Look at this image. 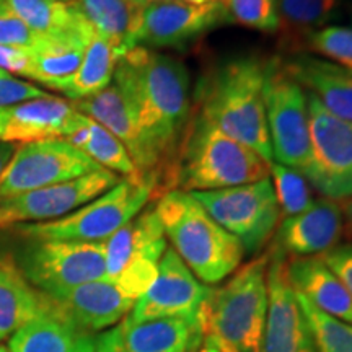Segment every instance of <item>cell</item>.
Listing matches in <instances>:
<instances>
[{
  "label": "cell",
  "instance_id": "ee69618b",
  "mask_svg": "<svg viewBox=\"0 0 352 352\" xmlns=\"http://www.w3.org/2000/svg\"><path fill=\"white\" fill-rule=\"evenodd\" d=\"M196 352H223V351H220L217 346H214L212 342H209V341H206L204 342V346L201 347L199 351H196Z\"/></svg>",
  "mask_w": 352,
  "mask_h": 352
},
{
  "label": "cell",
  "instance_id": "b9f144b4",
  "mask_svg": "<svg viewBox=\"0 0 352 352\" xmlns=\"http://www.w3.org/2000/svg\"><path fill=\"white\" fill-rule=\"evenodd\" d=\"M7 121H8V108H0V140L3 139V134H6Z\"/></svg>",
  "mask_w": 352,
  "mask_h": 352
},
{
  "label": "cell",
  "instance_id": "9c48e42d",
  "mask_svg": "<svg viewBox=\"0 0 352 352\" xmlns=\"http://www.w3.org/2000/svg\"><path fill=\"white\" fill-rule=\"evenodd\" d=\"M16 266L25 279L43 294L107 279L103 241L32 240L20 253Z\"/></svg>",
  "mask_w": 352,
  "mask_h": 352
},
{
  "label": "cell",
  "instance_id": "ab89813d",
  "mask_svg": "<svg viewBox=\"0 0 352 352\" xmlns=\"http://www.w3.org/2000/svg\"><path fill=\"white\" fill-rule=\"evenodd\" d=\"M16 145L19 144H10V142H3V140H0V175L3 173V170H6L8 162H10V158L13 157V153H15Z\"/></svg>",
  "mask_w": 352,
  "mask_h": 352
},
{
  "label": "cell",
  "instance_id": "d4e9b609",
  "mask_svg": "<svg viewBox=\"0 0 352 352\" xmlns=\"http://www.w3.org/2000/svg\"><path fill=\"white\" fill-rule=\"evenodd\" d=\"M12 13L43 36H94L76 0H2Z\"/></svg>",
  "mask_w": 352,
  "mask_h": 352
},
{
  "label": "cell",
  "instance_id": "9a60e30c",
  "mask_svg": "<svg viewBox=\"0 0 352 352\" xmlns=\"http://www.w3.org/2000/svg\"><path fill=\"white\" fill-rule=\"evenodd\" d=\"M210 290L209 285L202 284L189 271L173 248H166L157 279L147 292L135 300L127 318L134 323L171 316L199 318Z\"/></svg>",
  "mask_w": 352,
  "mask_h": 352
},
{
  "label": "cell",
  "instance_id": "ffe728a7",
  "mask_svg": "<svg viewBox=\"0 0 352 352\" xmlns=\"http://www.w3.org/2000/svg\"><path fill=\"white\" fill-rule=\"evenodd\" d=\"M95 349L94 333L70 321L50 298L47 305L16 329L8 341V352H95Z\"/></svg>",
  "mask_w": 352,
  "mask_h": 352
},
{
  "label": "cell",
  "instance_id": "ba28073f",
  "mask_svg": "<svg viewBox=\"0 0 352 352\" xmlns=\"http://www.w3.org/2000/svg\"><path fill=\"white\" fill-rule=\"evenodd\" d=\"M191 195L220 227L240 241L245 253H258L279 223L280 209L271 178Z\"/></svg>",
  "mask_w": 352,
  "mask_h": 352
},
{
  "label": "cell",
  "instance_id": "8992f818",
  "mask_svg": "<svg viewBox=\"0 0 352 352\" xmlns=\"http://www.w3.org/2000/svg\"><path fill=\"white\" fill-rule=\"evenodd\" d=\"M157 197V186L145 178H121L109 191L63 219L8 227L28 240H60L101 243L126 226L148 201Z\"/></svg>",
  "mask_w": 352,
  "mask_h": 352
},
{
  "label": "cell",
  "instance_id": "44dd1931",
  "mask_svg": "<svg viewBox=\"0 0 352 352\" xmlns=\"http://www.w3.org/2000/svg\"><path fill=\"white\" fill-rule=\"evenodd\" d=\"M77 109L72 101L47 95L8 108L3 142L28 144L36 140L65 139L72 129Z\"/></svg>",
  "mask_w": 352,
  "mask_h": 352
},
{
  "label": "cell",
  "instance_id": "e575fe53",
  "mask_svg": "<svg viewBox=\"0 0 352 352\" xmlns=\"http://www.w3.org/2000/svg\"><path fill=\"white\" fill-rule=\"evenodd\" d=\"M303 43L310 51L334 60L352 74V28L324 26L308 34Z\"/></svg>",
  "mask_w": 352,
  "mask_h": 352
},
{
  "label": "cell",
  "instance_id": "4fadbf2b",
  "mask_svg": "<svg viewBox=\"0 0 352 352\" xmlns=\"http://www.w3.org/2000/svg\"><path fill=\"white\" fill-rule=\"evenodd\" d=\"M222 23H226V13L220 2L206 6H191L183 0L152 3L139 13L129 51L134 47L183 50Z\"/></svg>",
  "mask_w": 352,
  "mask_h": 352
},
{
  "label": "cell",
  "instance_id": "d590c367",
  "mask_svg": "<svg viewBox=\"0 0 352 352\" xmlns=\"http://www.w3.org/2000/svg\"><path fill=\"white\" fill-rule=\"evenodd\" d=\"M43 34L33 32L23 20L12 13L0 0V46L33 50L41 43Z\"/></svg>",
  "mask_w": 352,
  "mask_h": 352
},
{
  "label": "cell",
  "instance_id": "603a6c76",
  "mask_svg": "<svg viewBox=\"0 0 352 352\" xmlns=\"http://www.w3.org/2000/svg\"><path fill=\"white\" fill-rule=\"evenodd\" d=\"M287 274L292 287L308 302L352 324V296L320 256L290 259Z\"/></svg>",
  "mask_w": 352,
  "mask_h": 352
},
{
  "label": "cell",
  "instance_id": "4dcf8cb0",
  "mask_svg": "<svg viewBox=\"0 0 352 352\" xmlns=\"http://www.w3.org/2000/svg\"><path fill=\"white\" fill-rule=\"evenodd\" d=\"M277 19L284 43L298 46L308 34L324 28L340 10V0H277Z\"/></svg>",
  "mask_w": 352,
  "mask_h": 352
},
{
  "label": "cell",
  "instance_id": "1f68e13d",
  "mask_svg": "<svg viewBox=\"0 0 352 352\" xmlns=\"http://www.w3.org/2000/svg\"><path fill=\"white\" fill-rule=\"evenodd\" d=\"M296 294L314 334L316 352H352V324L321 311L297 290Z\"/></svg>",
  "mask_w": 352,
  "mask_h": 352
},
{
  "label": "cell",
  "instance_id": "3957f363",
  "mask_svg": "<svg viewBox=\"0 0 352 352\" xmlns=\"http://www.w3.org/2000/svg\"><path fill=\"white\" fill-rule=\"evenodd\" d=\"M271 165L196 111L176 153L168 191L201 192L241 186L270 178Z\"/></svg>",
  "mask_w": 352,
  "mask_h": 352
},
{
  "label": "cell",
  "instance_id": "ac0fdd59",
  "mask_svg": "<svg viewBox=\"0 0 352 352\" xmlns=\"http://www.w3.org/2000/svg\"><path fill=\"white\" fill-rule=\"evenodd\" d=\"M46 296L60 314L90 333L118 323L135 303L108 279L94 280Z\"/></svg>",
  "mask_w": 352,
  "mask_h": 352
},
{
  "label": "cell",
  "instance_id": "f546056e",
  "mask_svg": "<svg viewBox=\"0 0 352 352\" xmlns=\"http://www.w3.org/2000/svg\"><path fill=\"white\" fill-rule=\"evenodd\" d=\"M76 3L95 33L116 46L121 57L129 51L142 8L135 7L132 0H76Z\"/></svg>",
  "mask_w": 352,
  "mask_h": 352
},
{
  "label": "cell",
  "instance_id": "f1b7e54d",
  "mask_svg": "<svg viewBox=\"0 0 352 352\" xmlns=\"http://www.w3.org/2000/svg\"><path fill=\"white\" fill-rule=\"evenodd\" d=\"M94 36H43L33 47V82L50 87L64 80L78 69Z\"/></svg>",
  "mask_w": 352,
  "mask_h": 352
},
{
  "label": "cell",
  "instance_id": "7bdbcfd3",
  "mask_svg": "<svg viewBox=\"0 0 352 352\" xmlns=\"http://www.w3.org/2000/svg\"><path fill=\"white\" fill-rule=\"evenodd\" d=\"M158 2H166V0H132V3L139 8H145L152 6V3H158Z\"/></svg>",
  "mask_w": 352,
  "mask_h": 352
},
{
  "label": "cell",
  "instance_id": "83f0119b",
  "mask_svg": "<svg viewBox=\"0 0 352 352\" xmlns=\"http://www.w3.org/2000/svg\"><path fill=\"white\" fill-rule=\"evenodd\" d=\"M64 140L85 153L101 168L113 171L118 176L122 175L124 178H142L121 140L85 114L77 111L72 129Z\"/></svg>",
  "mask_w": 352,
  "mask_h": 352
},
{
  "label": "cell",
  "instance_id": "8d00e7d4",
  "mask_svg": "<svg viewBox=\"0 0 352 352\" xmlns=\"http://www.w3.org/2000/svg\"><path fill=\"white\" fill-rule=\"evenodd\" d=\"M46 90L38 88L34 83L20 80L12 74L0 69V108H12L25 101L47 96Z\"/></svg>",
  "mask_w": 352,
  "mask_h": 352
},
{
  "label": "cell",
  "instance_id": "d6a6232c",
  "mask_svg": "<svg viewBox=\"0 0 352 352\" xmlns=\"http://www.w3.org/2000/svg\"><path fill=\"white\" fill-rule=\"evenodd\" d=\"M274 195L279 204L280 215L292 217L307 210L314 202L310 183L300 171L289 168V166L272 164L270 173Z\"/></svg>",
  "mask_w": 352,
  "mask_h": 352
},
{
  "label": "cell",
  "instance_id": "8fae6325",
  "mask_svg": "<svg viewBox=\"0 0 352 352\" xmlns=\"http://www.w3.org/2000/svg\"><path fill=\"white\" fill-rule=\"evenodd\" d=\"M98 168L64 139L20 144L0 175V199L69 182Z\"/></svg>",
  "mask_w": 352,
  "mask_h": 352
},
{
  "label": "cell",
  "instance_id": "6da1fadb",
  "mask_svg": "<svg viewBox=\"0 0 352 352\" xmlns=\"http://www.w3.org/2000/svg\"><path fill=\"white\" fill-rule=\"evenodd\" d=\"M113 82L131 103L158 173V197L168 192L176 153L191 120L189 72L182 60L134 47L118 60Z\"/></svg>",
  "mask_w": 352,
  "mask_h": 352
},
{
  "label": "cell",
  "instance_id": "d6986e66",
  "mask_svg": "<svg viewBox=\"0 0 352 352\" xmlns=\"http://www.w3.org/2000/svg\"><path fill=\"white\" fill-rule=\"evenodd\" d=\"M342 235V210L336 201L321 197L303 212L285 217L277 230L276 246L296 258L321 256Z\"/></svg>",
  "mask_w": 352,
  "mask_h": 352
},
{
  "label": "cell",
  "instance_id": "5bb4252c",
  "mask_svg": "<svg viewBox=\"0 0 352 352\" xmlns=\"http://www.w3.org/2000/svg\"><path fill=\"white\" fill-rule=\"evenodd\" d=\"M289 259L274 245L267 264V316L261 352H316L308 327L287 274Z\"/></svg>",
  "mask_w": 352,
  "mask_h": 352
},
{
  "label": "cell",
  "instance_id": "4316f807",
  "mask_svg": "<svg viewBox=\"0 0 352 352\" xmlns=\"http://www.w3.org/2000/svg\"><path fill=\"white\" fill-rule=\"evenodd\" d=\"M46 305V296L25 279L19 266L0 258V341L12 336Z\"/></svg>",
  "mask_w": 352,
  "mask_h": 352
},
{
  "label": "cell",
  "instance_id": "2e32d148",
  "mask_svg": "<svg viewBox=\"0 0 352 352\" xmlns=\"http://www.w3.org/2000/svg\"><path fill=\"white\" fill-rule=\"evenodd\" d=\"M204 320L158 318L121 324L96 340L95 352H196L204 342Z\"/></svg>",
  "mask_w": 352,
  "mask_h": 352
},
{
  "label": "cell",
  "instance_id": "e0dca14e",
  "mask_svg": "<svg viewBox=\"0 0 352 352\" xmlns=\"http://www.w3.org/2000/svg\"><path fill=\"white\" fill-rule=\"evenodd\" d=\"M72 104L78 113L98 122L100 126L111 132L118 140H121L138 166L140 176L157 186L158 197L157 166L147 151L142 134H140L131 103L121 91V88L111 82L100 94L85 100L72 101Z\"/></svg>",
  "mask_w": 352,
  "mask_h": 352
},
{
  "label": "cell",
  "instance_id": "836d02e7",
  "mask_svg": "<svg viewBox=\"0 0 352 352\" xmlns=\"http://www.w3.org/2000/svg\"><path fill=\"white\" fill-rule=\"evenodd\" d=\"M226 23H236L263 33H277V0H220Z\"/></svg>",
  "mask_w": 352,
  "mask_h": 352
},
{
  "label": "cell",
  "instance_id": "f35d334b",
  "mask_svg": "<svg viewBox=\"0 0 352 352\" xmlns=\"http://www.w3.org/2000/svg\"><path fill=\"white\" fill-rule=\"evenodd\" d=\"M352 296V246H334L320 256Z\"/></svg>",
  "mask_w": 352,
  "mask_h": 352
},
{
  "label": "cell",
  "instance_id": "60d3db41",
  "mask_svg": "<svg viewBox=\"0 0 352 352\" xmlns=\"http://www.w3.org/2000/svg\"><path fill=\"white\" fill-rule=\"evenodd\" d=\"M341 210H342V212H344L347 223H349V227H351V230H352V196L347 197V199H344V206H342Z\"/></svg>",
  "mask_w": 352,
  "mask_h": 352
},
{
  "label": "cell",
  "instance_id": "cb8c5ba5",
  "mask_svg": "<svg viewBox=\"0 0 352 352\" xmlns=\"http://www.w3.org/2000/svg\"><path fill=\"white\" fill-rule=\"evenodd\" d=\"M104 245L107 279L114 280L131 259L144 254L164 256L166 252V235L155 208H147L114 232Z\"/></svg>",
  "mask_w": 352,
  "mask_h": 352
},
{
  "label": "cell",
  "instance_id": "7c38bea8",
  "mask_svg": "<svg viewBox=\"0 0 352 352\" xmlns=\"http://www.w3.org/2000/svg\"><path fill=\"white\" fill-rule=\"evenodd\" d=\"M121 178L98 168L69 182L0 199V228L63 219L116 186Z\"/></svg>",
  "mask_w": 352,
  "mask_h": 352
},
{
  "label": "cell",
  "instance_id": "74e56055",
  "mask_svg": "<svg viewBox=\"0 0 352 352\" xmlns=\"http://www.w3.org/2000/svg\"><path fill=\"white\" fill-rule=\"evenodd\" d=\"M0 69L8 74L33 80V56L30 50L0 46Z\"/></svg>",
  "mask_w": 352,
  "mask_h": 352
},
{
  "label": "cell",
  "instance_id": "277c9868",
  "mask_svg": "<svg viewBox=\"0 0 352 352\" xmlns=\"http://www.w3.org/2000/svg\"><path fill=\"white\" fill-rule=\"evenodd\" d=\"M153 208L175 253L201 283L217 284L240 266L243 246L191 192L173 189L157 197Z\"/></svg>",
  "mask_w": 352,
  "mask_h": 352
},
{
  "label": "cell",
  "instance_id": "484cf974",
  "mask_svg": "<svg viewBox=\"0 0 352 352\" xmlns=\"http://www.w3.org/2000/svg\"><path fill=\"white\" fill-rule=\"evenodd\" d=\"M120 59L121 52L118 51V47L95 33L88 44L82 64L78 65L74 76L51 83L47 88L59 91L70 101L90 98L113 82L114 70Z\"/></svg>",
  "mask_w": 352,
  "mask_h": 352
},
{
  "label": "cell",
  "instance_id": "7402d4cb",
  "mask_svg": "<svg viewBox=\"0 0 352 352\" xmlns=\"http://www.w3.org/2000/svg\"><path fill=\"white\" fill-rule=\"evenodd\" d=\"M285 69L308 94L341 120L352 122V74L340 65L298 54L283 59Z\"/></svg>",
  "mask_w": 352,
  "mask_h": 352
},
{
  "label": "cell",
  "instance_id": "f6af8a7d",
  "mask_svg": "<svg viewBox=\"0 0 352 352\" xmlns=\"http://www.w3.org/2000/svg\"><path fill=\"white\" fill-rule=\"evenodd\" d=\"M0 352H8V349H7V347H3V346H0Z\"/></svg>",
  "mask_w": 352,
  "mask_h": 352
},
{
  "label": "cell",
  "instance_id": "30bf717a",
  "mask_svg": "<svg viewBox=\"0 0 352 352\" xmlns=\"http://www.w3.org/2000/svg\"><path fill=\"white\" fill-rule=\"evenodd\" d=\"M307 96L310 157L302 175L323 197L344 201L352 196V122L334 116L308 91Z\"/></svg>",
  "mask_w": 352,
  "mask_h": 352
},
{
  "label": "cell",
  "instance_id": "52a82bcc",
  "mask_svg": "<svg viewBox=\"0 0 352 352\" xmlns=\"http://www.w3.org/2000/svg\"><path fill=\"white\" fill-rule=\"evenodd\" d=\"M263 95L274 162L303 173L310 157L308 96L283 57L264 63Z\"/></svg>",
  "mask_w": 352,
  "mask_h": 352
},
{
  "label": "cell",
  "instance_id": "7a4b0ae2",
  "mask_svg": "<svg viewBox=\"0 0 352 352\" xmlns=\"http://www.w3.org/2000/svg\"><path fill=\"white\" fill-rule=\"evenodd\" d=\"M264 60L236 57L220 64L201 80L197 111L267 164H274L264 108Z\"/></svg>",
  "mask_w": 352,
  "mask_h": 352
},
{
  "label": "cell",
  "instance_id": "5b68a950",
  "mask_svg": "<svg viewBox=\"0 0 352 352\" xmlns=\"http://www.w3.org/2000/svg\"><path fill=\"white\" fill-rule=\"evenodd\" d=\"M270 254L235 272L226 285L210 290L202 310L206 341L223 352H261L267 316Z\"/></svg>",
  "mask_w": 352,
  "mask_h": 352
}]
</instances>
